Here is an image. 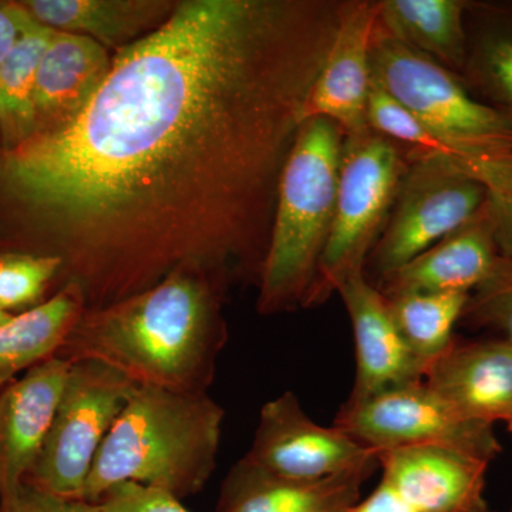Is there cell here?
<instances>
[{"instance_id":"cell-6","label":"cell","mask_w":512,"mask_h":512,"mask_svg":"<svg viewBox=\"0 0 512 512\" xmlns=\"http://www.w3.org/2000/svg\"><path fill=\"white\" fill-rule=\"evenodd\" d=\"M409 167L406 151L372 128L345 137L335 218L305 308L322 305L353 276L365 274Z\"/></svg>"},{"instance_id":"cell-2","label":"cell","mask_w":512,"mask_h":512,"mask_svg":"<svg viewBox=\"0 0 512 512\" xmlns=\"http://www.w3.org/2000/svg\"><path fill=\"white\" fill-rule=\"evenodd\" d=\"M229 289L201 269H178L147 291L86 309L55 357L96 360L137 386L207 393L228 342Z\"/></svg>"},{"instance_id":"cell-1","label":"cell","mask_w":512,"mask_h":512,"mask_svg":"<svg viewBox=\"0 0 512 512\" xmlns=\"http://www.w3.org/2000/svg\"><path fill=\"white\" fill-rule=\"evenodd\" d=\"M333 0H178L69 126L0 153V252L56 256L86 309L183 268L258 288Z\"/></svg>"},{"instance_id":"cell-28","label":"cell","mask_w":512,"mask_h":512,"mask_svg":"<svg viewBox=\"0 0 512 512\" xmlns=\"http://www.w3.org/2000/svg\"><path fill=\"white\" fill-rule=\"evenodd\" d=\"M0 512H103V508L86 500H64L23 484L18 493L0 500Z\"/></svg>"},{"instance_id":"cell-29","label":"cell","mask_w":512,"mask_h":512,"mask_svg":"<svg viewBox=\"0 0 512 512\" xmlns=\"http://www.w3.org/2000/svg\"><path fill=\"white\" fill-rule=\"evenodd\" d=\"M343 512H423L417 510L409 501L404 500L402 495L394 491L390 485L380 481L376 490L367 495L365 500H359L350 505L348 510Z\"/></svg>"},{"instance_id":"cell-33","label":"cell","mask_w":512,"mask_h":512,"mask_svg":"<svg viewBox=\"0 0 512 512\" xmlns=\"http://www.w3.org/2000/svg\"><path fill=\"white\" fill-rule=\"evenodd\" d=\"M507 427L508 431H510V433L512 434V420L510 421V423H507Z\"/></svg>"},{"instance_id":"cell-25","label":"cell","mask_w":512,"mask_h":512,"mask_svg":"<svg viewBox=\"0 0 512 512\" xmlns=\"http://www.w3.org/2000/svg\"><path fill=\"white\" fill-rule=\"evenodd\" d=\"M62 261L29 252H0V308L10 315L42 305L56 291Z\"/></svg>"},{"instance_id":"cell-10","label":"cell","mask_w":512,"mask_h":512,"mask_svg":"<svg viewBox=\"0 0 512 512\" xmlns=\"http://www.w3.org/2000/svg\"><path fill=\"white\" fill-rule=\"evenodd\" d=\"M244 458L276 477L298 481L373 474L379 468L375 451L336 426L313 421L292 392L262 406L254 441Z\"/></svg>"},{"instance_id":"cell-15","label":"cell","mask_w":512,"mask_h":512,"mask_svg":"<svg viewBox=\"0 0 512 512\" xmlns=\"http://www.w3.org/2000/svg\"><path fill=\"white\" fill-rule=\"evenodd\" d=\"M423 383L468 419L493 427L512 420V346L503 338H454Z\"/></svg>"},{"instance_id":"cell-24","label":"cell","mask_w":512,"mask_h":512,"mask_svg":"<svg viewBox=\"0 0 512 512\" xmlns=\"http://www.w3.org/2000/svg\"><path fill=\"white\" fill-rule=\"evenodd\" d=\"M386 298L404 342L427 367L456 338L454 329L463 319L470 293H402Z\"/></svg>"},{"instance_id":"cell-17","label":"cell","mask_w":512,"mask_h":512,"mask_svg":"<svg viewBox=\"0 0 512 512\" xmlns=\"http://www.w3.org/2000/svg\"><path fill=\"white\" fill-rule=\"evenodd\" d=\"M498 258L493 207L488 197L473 220L376 286L384 296L402 293H471L491 274Z\"/></svg>"},{"instance_id":"cell-16","label":"cell","mask_w":512,"mask_h":512,"mask_svg":"<svg viewBox=\"0 0 512 512\" xmlns=\"http://www.w3.org/2000/svg\"><path fill=\"white\" fill-rule=\"evenodd\" d=\"M113 55L90 37L55 30L37 67L33 134L72 124L109 76Z\"/></svg>"},{"instance_id":"cell-22","label":"cell","mask_w":512,"mask_h":512,"mask_svg":"<svg viewBox=\"0 0 512 512\" xmlns=\"http://www.w3.org/2000/svg\"><path fill=\"white\" fill-rule=\"evenodd\" d=\"M467 63L460 79L478 100L512 120V5L471 3Z\"/></svg>"},{"instance_id":"cell-3","label":"cell","mask_w":512,"mask_h":512,"mask_svg":"<svg viewBox=\"0 0 512 512\" xmlns=\"http://www.w3.org/2000/svg\"><path fill=\"white\" fill-rule=\"evenodd\" d=\"M224 419L207 393L138 386L97 454L83 500L100 503L123 483L181 501L200 493L217 468Z\"/></svg>"},{"instance_id":"cell-30","label":"cell","mask_w":512,"mask_h":512,"mask_svg":"<svg viewBox=\"0 0 512 512\" xmlns=\"http://www.w3.org/2000/svg\"><path fill=\"white\" fill-rule=\"evenodd\" d=\"M29 20L16 2H0V63L16 45Z\"/></svg>"},{"instance_id":"cell-18","label":"cell","mask_w":512,"mask_h":512,"mask_svg":"<svg viewBox=\"0 0 512 512\" xmlns=\"http://www.w3.org/2000/svg\"><path fill=\"white\" fill-rule=\"evenodd\" d=\"M372 474L353 473L315 481L276 477L238 460L221 484L217 512H343L360 500Z\"/></svg>"},{"instance_id":"cell-12","label":"cell","mask_w":512,"mask_h":512,"mask_svg":"<svg viewBox=\"0 0 512 512\" xmlns=\"http://www.w3.org/2000/svg\"><path fill=\"white\" fill-rule=\"evenodd\" d=\"M70 367L50 357L0 389V500L18 493L39 460Z\"/></svg>"},{"instance_id":"cell-27","label":"cell","mask_w":512,"mask_h":512,"mask_svg":"<svg viewBox=\"0 0 512 512\" xmlns=\"http://www.w3.org/2000/svg\"><path fill=\"white\" fill-rule=\"evenodd\" d=\"M97 504L103 512H190L173 495L136 483L110 488Z\"/></svg>"},{"instance_id":"cell-21","label":"cell","mask_w":512,"mask_h":512,"mask_svg":"<svg viewBox=\"0 0 512 512\" xmlns=\"http://www.w3.org/2000/svg\"><path fill=\"white\" fill-rule=\"evenodd\" d=\"M86 311L76 285H66L30 311L0 326V389L22 372L55 357Z\"/></svg>"},{"instance_id":"cell-11","label":"cell","mask_w":512,"mask_h":512,"mask_svg":"<svg viewBox=\"0 0 512 512\" xmlns=\"http://www.w3.org/2000/svg\"><path fill=\"white\" fill-rule=\"evenodd\" d=\"M379 22V2H343L338 32L303 107L302 123L326 119L345 137L369 130L367 109L372 92V46Z\"/></svg>"},{"instance_id":"cell-31","label":"cell","mask_w":512,"mask_h":512,"mask_svg":"<svg viewBox=\"0 0 512 512\" xmlns=\"http://www.w3.org/2000/svg\"><path fill=\"white\" fill-rule=\"evenodd\" d=\"M494 217V239L498 255L512 259V190L505 197H491Z\"/></svg>"},{"instance_id":"cell-14","label":"cell","mask_w":512,"mask_h":512,"mask_svg":"<svg viewBox=\"0 0 512 512\" xmlns=\"http://www.w3.org/2000/svg\"><path fill=\"white\" fill-rule=\"evenodd\" d=\"M382 481L423 512H491L485 501L490 463L441 447L376 453Z\"/></svg>"},{"instance_id":"cell-19","label":"cell","mask_w":512,"mask_h":512,"mask_svg":"<svg viewBox=\"0 0 512 512\" xmlns=\"http://www.w3.org/2000/svg\"><path fill=\"white\" fill-rule=\"evenodd\" d=\"M39 25L86 36L117 53L160 28L178 0H16Z\"/></svg>"},{"instance_id":"cell-32","label":"cell","mask_w":512,"mask_h":512,"mask_svg":"<svg viewBox=\"0 0 512 512\" xmlns=\"http://www.w3.org/2000/svg\"><path fill=\"white\" fill-rule=\"evenodd\" d=\"M13 315H10V313L3 311L2 308H0V326L5 325L8 320L12 319Z\"/></svg>"},{"instance_id":"cell-26","label":"cell","mask_w":512,"mask_h":512,"mask_svg":"<svg viewBox=\"0 0 512 512\" xmlns=\"http://www.w3.org/2000/svg\"><path fill=\"white\" fill-rule=\"evenodd\" d=\"M461 320L495 330L512 346V259H497L491 274L470 293Z\"/></svg>"},{"instance_id":"cell-7","label":"cell","mask_w":512,"mask_h":512,"mask_svg":"<svg viewBox=\"0 0 512 512\" xmlns=\"http://www.w3.org/2000/svg\"><path fill=\"white\" fill-rule=\"evenodd\" d=\"M137 387L96 360L72 363L45 446L25 484L64 500H83L97 454Z\"/></svg>"},{"instance_id":"cell-34","label":"cell","mask_w":512,"mask_h":512,"mask_svg":"<svg viewBox=\"0 0 512 512\" xmlns=\"http://www.w3.org/2000/svg\"><path fill=\"white\" fill-rule=\"evenodd\" d=\"M0 151H2V146H0Z\"/></svg>"},{"instance_id":"cell-35","label":"cell","mask_w":512,"mask_h":512,"mask_svg":"<svg viewBox=\"0 0 512 512\" xmlns=\"http://www.w3.org/2000/svg\"><path fill=\"white\" fill-rule=\"evenodd\" d=\"M510 512H512V505H511V510H510Z\"/></svg>"},{"instance_id":"cell-9","label":"cell","mask_w":512,"mask_h":512,"mask_svg":"<svg viewBox=\"0 0 512 512\" xmlns=\"http://www.w3.org/2000/svg\"><path fill=\"white\" fill-rule=\"evenodd\" d=\"M488 197L490 192L483 184L451 165L436 160L410 161L392 214L366 269L380 284L473 220Z\"/></svg>"},{"instance_id":"cell-23","label":"cell","mask_w":512,"mask_h":512,"mask_svg":"<svg viewBox=\"0 0 512 512\" xmlns=\"http://www.w3.org/2000/svg\"><path fill=\"white\" fill-rule=\"evenodd\" d=\"M53 32L30 19L16 45L0 63V153L13 150L35 133L33 93L37 67Z\"/></svg>"},{"instance_id":"cell-5","label":"cell","mask_w":512,"mask_h":512,"mask_svg":"<svg viewBox=\"0 0 512 512\" xmlns=\"http://www.w3.org/2000/svg\"><path fill=\"white\" fill-rule=\"evenodd\" d=\"M373 80L460 158L491 197L512 190V120L474 97L463 80L379 28Z\"/></svg>"},{"instance_id":"cell-20","label":"cell","mask_w":512,"mask_h":512,"mask_svg":"<svg viewBox=\"0 0 512 512\" xmlns=\"http://www.w3.org/2000/svg\"><path fill=\"white\" fill-rule=\"evenodd\" d=\"M468 5L464 0H382L379 28L461 77L467 63Z\"/></svg>"},{"instance_id":"cell-13","label":"cell","mask_w":512,"mask_h":512,"mask_svg":"<svg viewBox=\"0 0 512 512\" xmlns=\"http://www.w3.org/2000/svg\"><path fill=\"white\" fill-rule=\"evenodd\" d=\"M355 339L356 375L352 402L423 382L427 367L413 355L394 323L389 302L365 274L340 286Z\"/></svg>"},{"instance_id":"cell-8","label":"cell","mask_w":512,"mask_h":512,"mask_svg":"<svg viewBox=\"0 0 512 512\" xmlns=\"http://www.w3.org/2000/svg\"><path fill=\"white\" fill-rule=\"evenodd\" d=\"M333 426L375 453L441 447L491 463L503 451L493 426L468 419L423 382L346 400Z\"/></svg>"},{"instance_id":"cell-4","label":"cell","mask_w":512,"mask_h":512,"mask_svg":"<svg viewBox=\"0 0 512 512\" xmlns=\"http://www.w3.org/2000/svg\"><path fill=\"white\" fill-rule=\"evenodd\" d=\"M343 141L330 120L309 119L299 127L279 177L256 298L261 315L305 308L335 218Z\"/></svg>"}]
</instances>
